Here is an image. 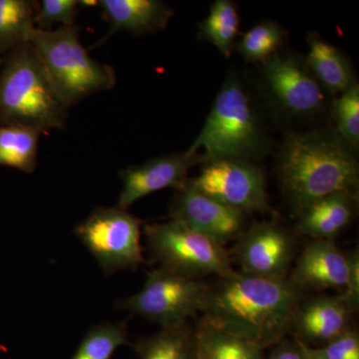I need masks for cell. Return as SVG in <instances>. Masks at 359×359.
<instances>
[{"instance_id":"obj_31","label":"cell","mask_w":359,"mask_h":359,"mask_svg":"<svg viewBox=\"0 0 359 359\" xmlns=\"http://www.w3.org/2000/svg\"><path fill=\"white\" fill-rule=\"evenodd\" d=\"M306 351L309 359H325L318 353V348H313V347H309L308 344H306Z\"/></svg>"},{"instance_id":"obj_20","label":"cell","mask_w":359,"mask_h":359,"mask_svg":"<svg viewBox=\"0 0 359 359\" xmlns=\"http://www.w3.org/2000/svg\"><path fill=\"white\" fill-rule=\"evenodd\" d=\"M36 1L0 0V58L30 43Z\"/></svg>"},{"instance_id":"obj_34","label":"cell","mask_w":359,"mask_h":359,"mask_svg":"<svg viewBox=\"0 0 359 359\" xmlns=\"http://www.w3.org/2000/svg\"><path fill=\"white\" fill-rule=\"evenodd\" d=\"M198 359H199V358H198Z\"/></svg>"},{"instance_id":"obj_17","label":"cell","mask_w":359,"mask_h":359,"mask_svg":"<svg viewBox=\"0 0 359 359\" xmlns=\"http://www.w3.org/2000/svg\"><path fill=\"white\" fill-rule=\"evenodd\" d=\"M358 194L339 192L311 203L299 212L295 229L311 240L332 241L351 223Z\"/></svg>"},{"instance_id":"obj_6","label":"cell","mask_w":359,"mask_h":359,"mask_svg":"<svg viewBox=\"0 0 359 359\" xmlns=\"http://www.w3.org/2000/svg\"><path fill=\"white\" fill-rule=\"evenodd\" d=\"M144 235L153 261L184 278H222L236 271L223 245L174 219L146 224Z\"/></svg>"},{"instance_id":"obj_15","label":"cell","mask_w":359,"mask_h":359,"mask_svg":"<svg viewBox=\"0 0 359 359\" xmlns=\"http://www.w3.org/2000/svg\"><path fill=\"white\" fill-rule=\"evenodd\" d=\"M353 314L339 294L304 299L295 311L290 332L304 344L325 346L346 332Z\"/></svg>"},{"instance_id":"obj_13","label":"cell","mask_w":359,"mask_h":359,"mask_svg":"<svg viewBox=\"0 0 359 359\" xmlns=\"http://www.w3.org/2000/svg\"><path fill=\"white\" fill-rule=\"evenodd\" d=\"M196 164H199L197 157L185 151L125 168L119 172L122 189L116 205L128 210L137 201L163 189L180 190L186 185L189 171Z\"/></svg>"},{"instance_id":"obj_23","label":"cell","mask_w":359,"mask_h":359,"mask_svg":"<svg viewBox=\"0 0 359 359\" xmlns=\"http://www.w3.org/2000/svg\"><path fill=\"white\" fill-rule=\"evenodd\" d=\"M199 29L203 39L214 44L224 57H230L240 30L237 6L230 0H217L200 23Z\"/></svg>"},{"instance_id":"obj_29","label":"cell","mask_w":359,"mask_h":359,"mask_svg":"<svg viewBox=\"0 0 359 359\" xmlns=\"http://www.w3.org/2000/svg\"><path fill=\"white\" fill-rule=\"evenodd\" d=\"M348 261V278L346 290L339 297L349 309L355 313L359 308V255L358 250L346 254Z\"/></svg>"},{"instance_id":"obj_10","label":"cell","mask_w":359,"mask_h":359,"mask_svg":"<svg viewBox=\"0 0 359 359\" xmlns=\"http://www.w3.org/2000/svg\"><path fill=\"white\" fill-rule=\"evenodd\" d=\"M297 256V238L276 223H256L238 238L231 250V261L242 273L259 278L282 280L289 278Z\"/></svg>"},{"instance_id":"obj_1","label":"cell","mask_w":359,"mask_h":359,"mask_svg":"<svg viewBox=\"0 0 359 359\" xmlns=\"http://www.w3.org/2000/svg\"><path fill=\"white\" fill-rule=\"evenodd\" d=\"M304 292L289 278H259L235 271L209 285L203 318L266 349L292 330Z\"/></svg>"},{"instance_id":"obj_32","label":"cell","mask_w":359,"mask_h":359,"mask_svg":"<svg viewBox=\"0 0 359 359\" xmlns=\"http://www.w3.org/2000/svg\"><path fill=\"white\" fill-rule=\"evenodd\" d=\"M99 1H97V0H82V1H78V4H79V6H84V7H98Z\"/></svg>"},{"instance_id":"obj_30","label":"cell","mask_w":359,"mask_h":359,"mask_svg":"<svg viewBox=\"0 0 359 359\" xmlns=\"http://www.w3.org/2000/svg\"><path fill=\"white\" fill-rule=\"evenodd\" d=\"M266 359V358H264ZM266 359H309L306 344L297 339H285L278 342L273 353Z\"/></svg>"},{"instance_id":"obj_7","label":"cell","mask_w":359,"mask_h":359,"mask_svg":"<svg viewBox=\"0 0 359 359\" xmlns=\"http://www.w3.org/2000/svg\"><path fill=\"white\" fill-rule=\"evenodd\" d=\"M209 285L164 268L149 271L140 292L117 302V309L138 314L162 328L188 325L202 313Z\"/></svg>"},{"instance_id":"obj_21","label":"cell","mask_w":359,"mask_h":359,"mask_svg":"<svg viewBox=\"0 0 359 359\" xmlns=\"http://www.w3.org/2000/svg\"><path fill=\"white\" fill-rule=\"evenodd\" d=\"M139 359H198L196 332L189 325L162 328L135 346Z\"/></svg>"},{"instance_id":"obj_33","label":"cell","mask_w":359,"mask_h":359,"mask_svg":"<svg viewBox=\"0 0 359 359\" xmlns=\"http://www.w3.org/2000/svg\"><path fill=\"white\" fill-rule=\"evenodd\" d=\"M1 65H2V58H0V67H1Z\"/></svg>"},{"instance_id":"obj_2","label":"cell","mask_w":359,"mask_h":359,"mask_svg":"<svg viewBox=\"0 0 359 359\" xmlns=\"http://www.w3.org/2000/svg\"><path fill=\"white\" fill-rule=\"evenodd\" d=\"M358 151L337 132L290 133L278 153L276 174L283 195L299 214L339 192L358 194Z\"/></svg>"},{"instance_id":"obj_25","label":"cell","mask_w":359,"mask_h":359,"mask_svg":"<svg viewBox=\"0 0 359 359\" xmlns=\"http://www.w3.org/2000/svg\"><path fill=\"white\" fill-rule=\"evenodd\" d=\"M128 344L126 323H101L90 328L71 359H111L120 346Z\"/></svg>"},{"instance_id":"obj_8","label":"cell","mask_w":359,"mask_h":359,"mask_svg":"<svg viewBox=\"0 0 359 359\" xmlns=\"http://www.w3.org/2000/svg\"><path fill=\"white\" fill-rule=\"evenodd\" d=\"M74 233L105 275L134 271L144 263L141 221L127 209L96 208L75 226Z\"/></svg>"},{"instance_id":"obj_5","label":"cell","mask_w":359,"mask_h":359,"mask_svg":"<svg viewBox=\"0 0 359 359\" xmlns=\"http://www.w3.org/2000/svg\"><path fill=\"white\" fill-rule=\"evenodd\" d=\"M30 43L63 102L71 108L84 99L110 91L117 83L114 68L90 56L77 25L33 32Z\"/></svg>"},{"instance_id":"obj_19","label":"cell","mask_w":359,"mask_h":359,"mask_svg":"<svg viewBox=\"0 0 359 359\" xmlns=\"http://www.w3.org/2000/svg\"><path fill=\"white\" fill-rule=\"evenodd\" d=\"M195 332L199 359H264L261 346L204 320Z\"/></svg>"},{"instance_id":"obj_3","label":"cell","mask_w":359,"mask_h":359,"mask_svg":"<svg viewBox=\"0 0 359 359\" xmlns=\"http://www.w3.org/2000/svg\"><path fill=\"white\" fill-rule=\"evenodd\" d=\"M69 109L54 88L32 43L2 58L0 125H20L41 134L65 130Z\"/></svg>"},{"instance_id":"obj_14","label":"cell","mask_w":359,"mask_h":359,"mask_svg":"<svg viewBox=\"0 0 359 359\" xmlns=\"http://www.w3.org/2000/svg\"><path fill=\"white\" fill-rule=\"evenodd\" d=\"M295 261L289 278L302 290H346L348 261L332 241L311 240Z\"/></svg>"},{"instance_id":"obj_16","label":"cell","mask_w":359,"mask_h":359,"mask_svg":"<svg viewBox=\"0 0 359 359\" xmlns=\"http://www.w3.org/2000/svg\"><path fill=\"white\" fill-rule=\"evenodd\" d=\"M98 7L110 27L92 48L105 43L117 32L136 36L154 34L165 29L175 14L169 4L160 0H100Z\"/></svg>"},{"instance_id":"obj_26","label":"cell","mask_w":359,"mask_h":359,"mask_svg":"<svg viewBox=\"0 0 359 359\" xmlns=\"http://www.w3.org/2000/svg\"><path fill=\"white\" fill-rule=\"evenodd\" d=\"M332 113L337 122V133L351 146L359 147V86L354 84L335 101Z\"/></svg>"},{"instance_id":"obj_22","label":"cell","mask_w":359,"mask_h":359,"mask_svg":"<svg viewBox=\"0 0 359 359\" xmlns=\"http://www.w3.org/2000/svg\"><path fill=\"white\" fill-rule=\"evenodd\" d=\"M40 135L20 125H0V166L32 174L39 160Z\"/></svg>"},{"instance_id":"obj_24","label":"cell","mask_w":359,"mask_h":359,"mask_svg":"<svg viewBox=\"0 0 359 359\" xmlns=\"http://www.w3.org/2000/svg\"><path fill=\"white\" fill-rule=\"evenodd\" d=\"M285 37V29L278 23L264 20L245 32L235 49L248 62L264 65L278 53Z\"/></svg>"},{"instance_id":"obj_18","label":"cell","mask_w":359,"mask_h":359,"mask_svg":"<svg viewBox=\"0 0 359 359\" xmlns=\"http://www.w3.org/2000/svg\"><path fill=\"white\" fill-rule=\"evenodd\" d=\"M308 41L304 63L323 89L341 94L356 84L353 67L337 47L316 33L309 34Z\"/></svg>"},{"instance_id":"obj_4","label":"cell","mask_w":359,"mask_h":359,"mask_svg":"<svg viewBox=\"0 0 359 359\" xmlns=\"http://www.w3.org/2000/svg\"><path fill=\"white\" fill-rule=\"evenodd\" d=\"M266 148V138L247 90L229 76L215 99L204 126L187 150L198 163L256 159Z\"/></svg>"},{"instance_id":"obj_27","label":"cell","mask_w":359,"mask_h":359,"mask_svg":"<svg viewBox=\"0 0 359 359\" xmlns=\"http://www.w3.org/2000/svg\"><path fill=\"white\" fill-rule=\"evenodd\" d=\"M77 0H41L36 1L34 26L37 30H51L53 26L60 27L75 25L78 13Z\"/></svg>"},{"instance_id":"obj_12","label":"cell","mask_w":359,"mask_h":359,"mask_svg":"<svg viewBox=\"0 0 359 359\" xmlns=\"http://www.w3.org/2000/svg\"><path fill=\"white\" fill-rule=\"evenodd\" d=\"M170 217L223 247L240 238L247 223L245 212L200 192L191 185L190 179L177 190L170 205Z\"/></svg>"},{"instance_id":"obj_28","label":"cell","mask_w":359,"mask_h":359,"mask_svg":"<svg viewBox=\"0 0 359 359\" xmlns=\"http://www.w3.org/2000/svg\"><path fill=\"white\" fill-rule=\"evenodd\" d=\"M325 359H359L358 332L348 327L337 339L318 348Z\"/></svg>"},{"instance_id":"obj_11","label":"cell","mask_w":359,"mask_h":359,"mask_svg":"<svg viewBox=\"0 0 359 359\" xmlns=\"http://www.w3.org/2000/svg\"><path fill=\"white\" fill-rule=\"evenodd\" d=\"M264 83L276 105L290 114L311 116L325 105L323 86L304 61L276 53L263 65Z\"/></svg>"},{"instance_id":"obj_9","label":"cell","mask_w":359,"mask_h":359,"mask_svg":"<svg viewBox=\"0 0 359 359\" xmlns=\"http://www.w3.org/2000/svg\"><path fill=\"white\" fill-rule=\"evenodd\" d=\"M190 183L200 192L245 214L271 211L264 171L249 160L207 163Z\"/></svg>"}]
</instances>
